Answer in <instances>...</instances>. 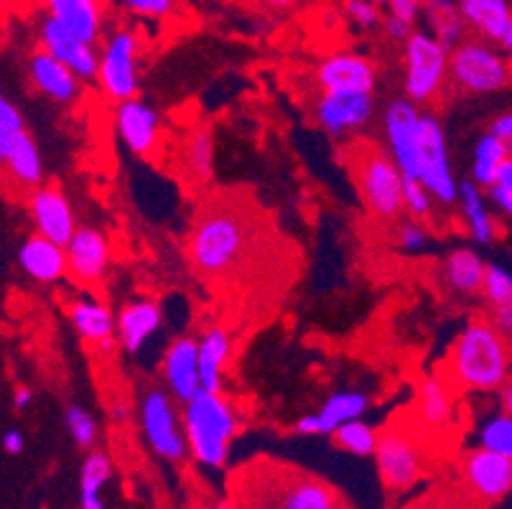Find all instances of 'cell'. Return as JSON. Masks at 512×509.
I'll use <instances>...</instances> for the list:
<instances>
[{"mask_svg":"<svg viewBox=\"0 0 512 509\" xmlns=\"http://www.w3.org/2000/svg\"><path fill=\"white\" fill-rule=\"evenodd\" d=\"M255 247L258 227L253 214L232 199H214L199 209L186 240V255L197 275L220 280L248 265Z\"/></svg>","mask_w":512,"mask_h":509,"instance_id":"1","label":"cell"},{"mask_svg":"<svg viewBox=\"0 0 512 509\" xmlns=\"http://www.w3.org/2000/svg\"><path fill=\"white\" fill-rule=\"evenodd\" d=\"M449 382L469 392H497L510 380V339L490 319H472L449 349Z\"/></svg>","mask_w":512,"mask_h":509,"instance_id":"2","label":"cell"},{"mask_svg":"<svg viewBox=\"0 0 512 509\" xmlns=\"http://www.w3.org/2000/svg\"><path fill=\"white\" fill-rule=\"evenodd\" d=\"M344 163L352 171L360 199L372 217L393 222L403 214V174L385 146L355 135V140L344 146Z\"/></svg>","mask_w":512,"mask_h":509,"instance_id":"3","label":"cell"},{"mask_svg":"<svg viewBox=\"0 0 512 509\" xmlns=\"http://www.w3.org/2000/svg\"><path fill=\"white\" fill-rule=\"evenodd\" d=\"M237 423H240V415L222 392L199 390L181 408V431H184L186 448L192 451L199 464L212 466V469L225 466Z\"/></svg>","mask_w":512,"mask_h":509,"instance_id":"4","label":"cell"},{"mask_svg":"<svg viewBox=\"0 0 512 509\" xmlns=\"http://www.w3.org/2000/svg\"><path fill=\"white\" fill-rule=\"evenodd\" d=\"M449 84V46L413 28L403 41V92L413 105H434Z\"/></svg>","mask_w":512,"mask_h":509,"instance_id":"5","label":"cell"},{"mask_svg":"<svg viewBox=\"0 0 512 509\" xmlns=\"http://www.w3.org/2000/svg\"><path fill=\"white\" fill-rule=\"evenodd\" d=\"M449 82L467 95H497L510 87V59L482 39H467L449 49Z\"/></svg>","mask_w":512,"mask_h":509,"instance_id":"6","label":"cell"},{"mask_svg":"<svg viewBox=\"0 0 512 509\" xmlns=\"http://www.w3.org/2000/svg\"><path fill=\"white\" fill-rule=\"evenodd\" d=\"M141 44L133 28H118L97 49V74L100 90L107 100L123 102L138 95L141 72H138Z\"/></svg>","mask_w":512,"mask_h":509,"instance_id":"7","label":"cell"},{"mask_svg":"<svg viewBox=\"0 0 512 509\" xmlns=\"http://www.w3.org/2000/svg\"><path fill=\"white\" fill-rule=\"evenodd\" d=\"M416 179L434 196L441 207L456 204V179L451 171L449 146H446L444 125L431 112H421L416 143Z\"/></svg>","mask_w":512,"mask_h":509,"instance_id":"8","label":"cell"},{"mask_svg":"<svg viewBox=\"0 0 512 509\" xmlns=\"http://www.w3.org/2000/svg\"><path fill=\"white\" fill-rule=\"evenodd\" d=\"M372 456L377 459L380 479L390 492L411 489L421 479L423 461H426V454H423L416 436L395 426H388L383 433H377L375 454Z\"/></svg>","mask_w":512,"mask_h":509,"instance_id":"9","label":"cell"},{"mask_svg":"<svg viewBox=\"0 0 512 509\" xmlns=\"http://www.w3.org/2000/svg\"><path fill=\"white\" fill-rule=\"evenodd\" d=\"M141 426L148 446L158 456L179 461L186 456V438L181 431V415L176 400L164 390H148L141 403Z\"/></svg>","mask_w":512,"mask_h":509,"instance_id":"10","label":"cell"},{"mask_svg":"<svg viewBox=\"0 0 512 509\" xmlns=\"http://www.w3.org/2000/svg\"><path fill=\"white\" fill-rule=\"evenodd\" d=\"M314 115L319 128L334 140L355 138L375 115V97L365 92H321Z\"/></svg>","mask_w":512,"mask_h":509,"instance_id":"11","label":"cell"},{"mask_svg":"<svg viewBox=\"0 0 512 509\" xmlns=\"http://www.w3.org/2000/svg\"><path fill=\"white\" fill-rule=\"evenodd\" d=\"M421 110L406 97H395L383 110L385 151L393 158L403 179H416V143Z\"/></svg>","mask_w":512,"mask_h":509,"instance_id":"12","label":"cell"},{"mask_svg":"<svg viewBox=\"0 0 512 509\" xmlns=\"http://www.w3.org/2000/svg\"><path fill=\"white\" fill-rule=\"evenodd\" d=\"M115 133L130 153L153 158L161 148V118L151 105L138 97L118 102L115 107Z\"/></svg>","mask_w":512,"mask_h":509,"instance_id":"13","label":"cell"},{"mask_svg":"<svg viewBox=\"0 0 512 509\" xmlns=\"http://www.w3.org/2000/svg\"><path fill=\"white\" fill-rule=\"evenodd\" d=\"M316 84L321 92H365L377 90V67L367 56L339 51L324 56L316 67Z\"/></svg>","mask_w":512,"mask_h":509,"instance_id":"14","label":"cell"},{"mask_svg":"<svg viewBox=\"0 0 512 509\" xmlns=\"http://www.w3.org/2000/svg\"><path fill=\"white\" fill-rule=\"evenodd\" d=\"M67 275L79 286H97L110 268V242L95 227H77L64 245Z\"/></svg>","mask_w":512,"mask_h":509,"instance_id":"15","label":"cell"},{"mask_svg":"<svg viewBox=\"0 0 512 509\" xmlns=\"http://www.w3.org/2000/svg\"><path fill=\"white\" fill-rule=\"evenodd\" d=\"M464 28L474 39L497 46L502 54L512 51V11L510 0H456Z\"/></svg>","mask_w":512,"mask_h":509,"instance_id":"16","label":"cell"},{"mask_svg":"<svg viewBox=\"0 0 512 509\" xmlns=\"http://www.w3.org/2000/svg\"><path fill=\"white\" fill-rule=\"evenodd\" d=\"M31 222L36 227V235L46 237V240L57 242V245H67L69 237L77 230V214H74L72 202L67 199L59 186L41 184L39 189L31 191L29 199Z\"/></svg>","mask_w":512,"mask_h":509,"instance_id":"17","label":"cell"},{"mask_svg":"<svg viewBox=\"0 0 512 509\" xmlns=\"http://www.w3.org/2000/svg\"><path fill=\"white\" fill-rule=\"evenodd\" d=\"M39 44L41 51L51 54L54 59L69 67L77 79H95L97 74V46L77 39L69 34L62 23L46 16L39 26Z\"/></svg>","mask_w":512,"mask_h":509,"instance_id":"18","label":"cell"},{"mask_svg":"<svg viewBox=\"0 0 512 509\" xmlns=\"http://www.w3.org/2000/svg\"><path fill=\"white\" fill-rule=\"evenodd\" d=\"M464 479L474 494L490 502H500L512 487V459L487 448H477L464 459Z\"/></svg>","mask_w":512,"mask_h":509,"instance_id":"19","label":"cell"},{"mask_svg":"<svg viewBox=\"0 0 512 509\" xmlns=\"http://www.w3.org/2000/svg\"><path fill=\"white\" fill-rule=\"evenodd\" d=\"M166 390L176 403L184 405L199 392V367H197V339L194 336H179L169 344L164 354Z\"/></svg>","mask_w":512,"mask_h":509,"instance_id":"20","label":"cell"},{"mask_svg":"<svg viewBox=\"0 0 512 509\" xmlns=\"http://www.w3.org/2000/svg\"><path fill=\"white\" fill-rule=\"evenodd\" d=\"M46 16L62 23L69 34L97 46L105 31V3L102 0H44Z\"/></svg>","mask_w":512,"mask_h":509,"instance_id":"21","label":"cell"},{"mask_svg":"<svg viewBox=\"0 0 512 509\" xmlns=\"http://www.w3.org/2000/svg\"><path fill=\"white\" fill-rule=\"evenodd\" d=\"M161 321H164V314L156 301L141 298V301L125 303L115 316V339L123 352L138 354L146 347L148 339L161 329Z\"/></svg>","mask_w":512,"mask_h":509,"instance_id":"22","label":"cell"},{"mask_svg":"<svg viewBox=\"0 0 512 509\" xmlns=\"http://www.w3.org/2000/svg\"><path fill=\"white\" fill-rule=\"evenodd\" d=\"M69 319L87 344L105 354H113L118 339H115V314L110 311V306L92 296L74 298L69 306Z\"/></svg>","mask_w":512,"mask_h":509,"instance_id":"23","label":"cell"},{"mask_svg":"<svg viewBox=\"0 0 512 509\" xmlns=\"http://www.w3.org/2000/svg\"><path fill=\"white\" fill-rule=\"evenodd\" d=\"M232 357V339L222 326H209L197 339V367L199 390L222 392L225 367Z\"/></svg>","mask_w":512,"mask_h":509,"instance_id":"24","label":"cell"},{"mask_svg":"<svg viewBox=\"0 0 512 509\" xmlns=\"http://www.w3.org/2000/svg\"><path fill=\"white\" fill-rule=\"evenodd\" d=\"M18 265L36 283H57L67 275V255L57 242L46 240L41 235H31L18 250Z\"/></svg>","mask_w":512,"mask_h":509,"instance_id":"25","label":"cell"},{"mask_svg":"<svg viewBox=\"0 0 512 509\" xmlns=\"http://www.w3.org/2000/svg\"><path fill=\"white\" fill-rule=\"evenodd\" d=\"M29 77L36 90L59 105H69L79 97V79L69 67H64L59 59H54L46 51H36L29 59Z\"/></svg>","mask_w":512,"mask_h":509,"instance_id":"26","label":"cell"},{"mask_svg":"<svg viewBox=\"0 0 512 509\" xmlns=\"http://www.w3.org/2000/svg\"><path fill=\"white\" fill-rule=\"evenodd\" d=\"M0 168L6 171V176L16 189L34 191L44 184V161H41V151L29 130H21L13 138L6 161L0 163Z\"/></svg>","mask_w":512,"mask_h":509,"instance_id":"27","label":"cell"},{"mask_svg":"<svg viewBox=\"0 0 512 509\" xmlns=\"http://www.w3.org/2000/svg\"><path fill=\"white\" fill-rule=\"evenodd\" d=\"M456 204L462 209L469 237H472L477 245H490V242L495 240V219H492L490 207H487L482 186L474 184L472 179L456 184Z\"/></svg>","mask_w":512,"mask_h":509,"instance_id":"28","label":"cell"},{"mask_svg":"<svg viewBox=\"0 0 512 509\" xmlns=\"http://www.w3.org/2000/svg\"><path fill=\"white\" fill-rule=\"evenodd\" d=\"M484 268H487V263L477 250L459 247V250L449 252L444 263L446 286L454 293H462V296H477L479 288H482Z\"/></svg>","mask_w":512,"mask_h":509,"instance_id":"29","label":"cell"},{"mask_svg":"<svg viewBox=\"0 0 512 509\" xmlns=\"http://www.w3.org/2000/svg\"><path fill=\"white\" fill-rule=\"evenodd\" d=\"M421 18L426 21L428 34L436 36L449 49L467 36L456 0H423Z\"/></svg>","mask_w":512,"mask_h":509,"instance_id":"30","label":"cell"},{"mask_svg":"<svg viewBox=\"0 0 512 509\" xmlns=\"http://www.w3.org/2000/svg\"><path fill=\"white\" fill-rule=\"evenodd\" d=\"M370 405L367 395L355 390H342L334 392L332 398H327V403L321 405L319 413H314L316 428H319V436H332V431L347 420L362 418Z\"/></svg>","mask_w":512,"mask_h":509,"instance_id":"31","label":"cell"},{"mask_svg":"<svg viewBox=\"0 0 512 509\" xmlns=\"http://www.w3.org/2000/svg\"><path fill=\"white\" fill-rule=\"evenodd\" d=\"M278 509H337V497L324 482L304 476L286 484Z\"/></svg>","mask_w":512,"mask_h":509,"instance_id":"32","label":"cell"},{"mask_svg":"<svg viewBox=\"0 0 512 509\" xmlns=\"http://www.w3.org/2000/svg\"><path fill=\"white\" fill-rule=\"evenodd\" d=\"M512 158V146L510 143H502L495 135L484 133L482 138L477 140L472 156V181L477 186H490L492 179H495L497 168L502 163Z\"/></svg>","mask_w":512,"mask_h":509,"instance_id":"33","label":"cell"},{"mask_svg":"<svg viewBox=\"0 0 512 509\" xmlns=\"http://www.w3.org/2000/svg\"><path fill=\"white\" fill-rule=\"evenodd\" d=\"M113 476V461L102 451H90L82 464V482H79V499L82 509H105L100 492L105 489L107 479Z\"/></svg>","mask_w":512,"mask_h":509,"instance_id":"34","label":"cell"},{"mask_svg":"<svg viewBox=\"0 0 512 509\" xmlns=\"http://www.w3.org/2000/svg\"><path fill=\"white\" fill-rule=\"evenodd\" d=\"M451 392L436 377H428L418 387V415L421 423L428 428H441L449 423L451 418Z\"/></svg>","mask_w":512,"mask_h":509,"instance_id":"35","label":"cell"},{"mask_svg":"<svg viewBox=\"0 0 512 509\" xmlns=\"http://www.w3.org/2000/svg\"><path fill=\"white\" fill-rule=\"evenodd\" d=\"M184 171L189 179L204 184L214 174V138L207 128L192 130L184 146Z\"/></svg>","mask_w":512,"mask_h":509,"instance_id":"36","label":"cell"},{"mask_svg":"<svg viewBox=\"0 0 512 509\" xmlns=\"http://www.w3.org/2000/svg\"><path fill=\"white\" fill-rule=\"evenodd\" d=\"M332 441L337 443L342 451L355 456H372L375 454V443H377V431L365 423L362 418L347 420L342 426H337L332 431Z\"/></svg>","mask_w":512,"mask_h":509,"instance_id":"37","label":"cell"},{"mask_svg":"<svg viewBox=\"0 0 512 509\" xmlns=\"http://www.w3.org/2000/svg\"><path fill=\"white\" fill-rule=\"evenodd\" d=\"M479 293L487 301V308L495 311V308L512 306V273L500 263H487L482 278V288Z\"/></svg>","mask_w":512,"mask_h":509,"instance_id":"38","label":"cell"},{"mask_svg":"<svg viewBox=\"0 0 512 509\" xmlns=\"http://www.w3.org/2000/svg\"><path fill=\"white\" fill-rule=\"evenodd\" d=\"M479 448L495 451L500 456H510L512 459V415L497 413L492 415L482 428H479Z\"/></svg>","mask_w":512,"mask_h":509,"instance_id":"39","label":"cell"},{"mask_svg":"<svg viewBox=\"0 0 512 509\" xmlns=\"http://www.w3.org/2000/svg\"><path fill=\"white\" fill-rule=\"evenodd\" d=\"M434 196L428 194L426 186L418 179H403V212L411 214L416 222H428L434 214Z\"/></svg>","mask_w":512,"mask_h":509,"instance_id":"40","label":"cell"},{"mask_svg":"<svg viewBox=\"0 0 512 509\" xmlns=\"http://www.w3.org/2000/svg\"><path fill=\"white\" fill-rule=\"evenodd\" d=\"M64 418H67V431L72 433L74 443H77L79 448L95 446L97 420H95V415L90 413V410L82 408V405H69L67 413H64Z\"/></svg>","mask_w":512,"mask_h":509,"instance_id":"41","label":"cell"},{"mask_svg":"<svg viewBox=\"0 0 512 509\" xmlns=\"http://www.w3.org/2000/svg\"><path fill=\"white\" fill-rule=\"evenodd\" d=\"M487 189V199L495 209H500L502 217H510L512 214V158H507L500 168H497L495 179H492Z\"/></svg>","mask_w":512,"mask_h":509,"instance_id":"42","label":"cell"},{"mask_svg":"<svg viewBox=\"0 0 512 509\" xmlns=\"http://www.w3.org/2000/svg\"><path fill=\"white\" fill-rule=\"evenodd\" d=\"M21 130H26L21 110H18L8 97L0 95V163L6 161L8 148H11L13 138H16Z\"/></svg>","mask_w":512,"mask_h":509,"instance_id":"43","label":"cell"},{"mask_svg":"<svg viewBox=\"0 0 512 509\" xmlns=\"http://www.w3.org/2000/svg\"><path fill=\"white\" fill-rule=\"evenodd\" d=\"M344 11L357 28H375L383 21V11L372 0H344Z\"/></svg>","mask_w":512,"mask_h":509,"instance_id":"44","label":"cell"},{"mask_svg":"<svg viewBox=\"0 0 512 509\" xmlns=\"http://www.w3.org/2000/svg\"><path fill=\"white\" fill-rule=\"evenodd\" d=\"M120 8L138 18H166L174 11V0H118Z\"/></svg>","mask_w":512,"mask_h":509,"instance_id":"45","label":"cell"},{"mask_svg":"<svg viewBox=\"0 0 512 509\" xmlns=\"http://www.w3.org/2000/svg\"><path fill=\"white\" fill-rule=\"evenodd\" d=\"M395 235H398V245L406 252H421L428 242V230L416 219L400 224Z\"/></svg>","mask_w":512,"mask_h":509,"instance_id":"46","label":"cell"},{"mask_svg":"<svg viewBox=\"0 0 512 509\" xmlns=\"http://www.w3.org/2000/svg\"><path fill=\"white\" fill-rule=\"evenodd\" d=\"M423 0H388L385 3V11L388 16L398 18V21L408 23V26H416L418 18H421Z\"/></svg>","mask_w":512,"mask_h":509,"instance_id":"47","label":"cell"},{"mask_svg":"<svg viewBox=\"0 0 512 509\" xmlns=\"http://www.w3.org/2000/svg\"><path fill=\"white\" fill-rule=\"evenodd\" d=\"M380 23H383V31L390 41H406L408 34L413 31V26H408V23L398 21V18L393 16H385Z\"/></svg>","mask_w":512,"mask_h":509,"instance_id":"48","label":"cell"},{"mask_svg":"<svg viewBox=\"0 0 512 509\" xmlns=\"http://www.w3.org/2000/svg\"><path fill=\"white\" fill-rule=\"evenodd\" d=\"M487 133L495 135V138H500L502 143H510L512 146V115L510 112H502V115H497V118L490 123V130H487Z\"/></svg>","mask_w":512,"mask_h":509,"instance_id":"49","label":"cell"},{"mask_svg":"<svg viewBox=\"0 0 512 509\" xmlns=\"http://www.w3.org/2000/svg\"><path fill=\"white\" fill-rule=\"evenodd\" d=\"M23 446H26V441H23L21 431H8L6 436H3V448H6L8 454L18 456L23 451Z\"/></svg>","mask_w":512,"mask_h":509,"instance_id":"50","label":"cell"},{"mask_svg":"<svg viewBox=\"0 0 512 509\" xmlns=\"http://www.w3.org/2000/svg\"><path fill=\"white\" fill-rule=\"evenodd\" d=\"M497 395H500L502 413H510V410H512V380L502 382V385L497 387Z\"/></svg>","mask_w":512,"mask_h":509,"instance_id":"51","label":"cell"},{"mask_svg":"<svg viewBox=\"0 0 512 509\" xmlns=\"http://www.w3.org/2000/svg\"><path fill=\"white\" fill-rule=\"evenodd\" d=\"M31 400H34V395H31L29 387H18L16 395H13V408L26 410L31 405Z\"/></svg>","mask_w":512,"mask_h":509,"instance_id":"52","label":"cell"},{"mask_svg":"<svg viewBox=\"0 0 512 509\" xmlns=\"http://www.w3.org/2000/svg\"><path fill=\"white\" fill-rule=\"evenodd\" d=\"M263 3L271 8H291V6H296L299 0H263Z\"/></svg>","mask_w":512,"mask_h":509,"instance_id":"53","label":"cell"},{"mask_svg":"<svg viewBox=\"0 0 512 509\" xmlns=\"http://www.w3.org/2000/svg\"><path fill=\"white\" fill-rule=\"evenodd\" d=\"M372 3H377V6H385V3H388V0H372Z\"/></svg>","mask_w":512,"mask_h":509,"instance_id":"54","label":"cell"},{"mask_svg":"<svg viewBox=\"0 0 512 509\" xmlns=\"http://www.w3.org/2000/svg\"><path fill=\"white\" fill-rule=\"evenodd\" d=\"M217 509H235V507H230V504H220V507Z\"/></svg>","mask_w":512,"mask_h":509,"instance_id":"55","label":"cell"}]
</instances>
